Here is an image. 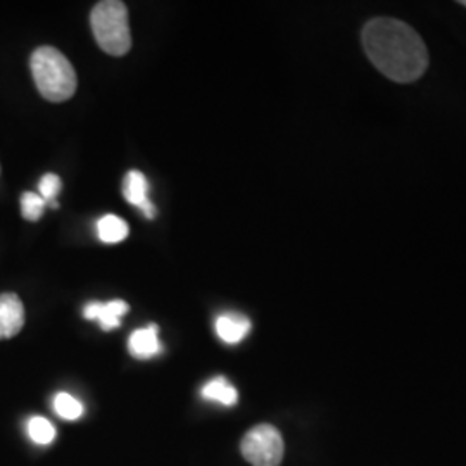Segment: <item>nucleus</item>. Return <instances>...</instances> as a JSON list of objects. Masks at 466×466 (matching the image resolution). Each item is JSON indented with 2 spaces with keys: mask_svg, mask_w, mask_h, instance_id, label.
<instances>
[{
  "mask_svg": "<svg viewBox=\"0 0 466 466\" xmlns=\"http://www.w3.org/2000/svg\"><path fill=\"white\" fill-rule=\"evenodd\" d=\"M370 63L398 84H413L429 67V50L408 23L394 17L368 21L361 34Z\"/></svg>",
  "mask_w": 466,
  "mask_h": 466,
  "instance_id": "nucleus-1",
  "label": "nucleus"
},
{
  "mask_svg": "<svg viewBox=\"0 0 466 466\" xmlns=\"http://www.w3.org/2000/svg\"><path fill=\"white\" fill-rule=\"evenodd\" d=\"M35 85L44 99L65 102L76 92L78 78L66 56L54 47L35 49L30 59Z\"/></svg>",
  "mask_w": 466,
  "mask_h": 466,
  "instance_id": "nucleus-2",
  "label": "nucleus"
},
{
  "mask_svg": "<svg viewBox=\"0 0 466 466\" xmlns=\"http://www.w3.org/2000/svg\"><path fill=\"white\" fill-rule=\"evenodd\" d=\"M90 23L97 44L106 54L125 56L132 47L128 9L123 2L104 0L96 4Z\"/></svg>",
  "mask_w": 466,
  "mask_h": 466,
  "instance_id": "nucleus-3",
  "label": "nucleus"
},
{
  "mask_svg": "<svg viewBox=\"0 0 466 466\" xmlns=\"http://www.w3.org/2000/svg\"><path fill=\"white\" fill-rule=\"evenodd\" d=\"M240 451L252 466H280L285 452L282 433L269 423L256 425L244 435Z\"/></svg>",
  "mask_w": 466,
  "mask_h": 466,
  "instance_id": "nucleus-4",
  "label": "nucleus"
},
{
  "mask_svg": "<svg viewBox=\"0 0 466 466\" xmlns=\"http://www.w3.org/2000/svg\"><path fill=\"white\" fill-rule=\"evenodd\" d=\"M128 311H130V306L125 300L115 299L109 302L92 300L85 306L84 317L86 319L99 321L100 329L104 332H111L121 325V318L125 317Z\"/></svg>",
  "mask_w": 466,
  "mask_h": 466,
  "instance_id": "nucleus-5",
  "label": "nucleus"
},
{
  "mask_svg": "<svg viewBox=\"0 0 466 466\" xmlns=\"http://www.w3.org/2000/svg\"><path fill=\"white\" fill-rule=\"evenodd\" d=\"M123 196L128 204L140 209V213L146 218L156 217V208L149 200V182L144 173L132 169L123 178Z\"/></svg>",
  "mask_w": 466,
  "mask_h": 466,
  "instance_id": "nucleus-6",
  "label": "nucleus"
},
{
  "mask_svg": "<svg viewBox=\"0 0 466 466\" xmlns=\"http://www.w3.org/2000/svg\"><path fill=\"white\" fill-rule=\"evenodd\" d=\"M25 327V306L16 294H0V340L13 339Z\"/></svg>",
  "mask_w": 466,
  "mask_h": 466,
  "instance_id": "nucleus-7",
  "label": "nucleus"
},
{
  "mask_svg": "<svg viewBox=\"0 0 466 466\" xmlns=\"http://www.w3.org/2000/svg\"><path fill=\"white\" fill-rule=\"evenodd\" d=\"M128 350L137 360H150L161 354L163 346L159 342V329L157 325H149L135 330L128 339Z\"/></svg>",
  "mask_w": 466,
  "mask_h": 466,
  "instance_id": "nucleus-8",
  "label": "nucleus"
},
{
  "mask_svg": "<svg viewBox=\"0 0 466 466\" xmlns=\"http://www.w3.org/2000/svg\"><path fill=\"white\" fill-rule=\"evenodd\" d=\"M218 337L225 344H238L250 332V319L240 313H223L215 323Z\"/></svg>",
  "mask_w": 466,
  "mask_h": 466,
  "instance_id": "nucleus-9",
  "label": "nucleus"
},
{
  "mask_svg": "<svg viewBox=\"0 0 466 466\" xmlns=\"http://www.w3.org/2000/svg\"><path fill=\"white\" fill-rule=\"evenodd\" d=\"M202 400L219 402L221 406H235L238 402V392L225 377H217L206 383L200 390Z\"/></svg>",
  "mask_w": 466,
  "mask_h": 466,
  "instance_id": "nucleus-10",
  "label": "nucleus"
},
{
  "mask_svg": "<svg viewBox=\"0 0 466 466\" xmlns=\"http://www.w3.org/2000/svg\"><path fill=\"white\" fill-rule=\"evenodd\" d=\"M97 235L100 242L104 244H119L128 237V225L121 218L107 215L100 218L97 223Z\"/></svg>",
  "mask_w": 466,
  "mask_h": 466,
  "instance_id": "nucleus-11",
  "label": "nucleus"
},
{
  "mask_svg": "<svg viewBox=\"0 0 466 466\" xmlns=\"http://www.w3.org/2000/svg\"><path fill=\"white\" fill-rule=\"evenodd\" d=\"M54 410L59 417L67 421H75L84 415V404L67 392H59L54 398Z\"/></svg>",
  "mask_w": 466,
  "mask_h": 466,
  "instance_id": "nucleus-12",
  "label": "nucleus"
},
{
  "mask_svg": "<svg viewBox=\"0 0 466 466\" xmlns=\"http://www.w3.org/2000/svg\"><path fill=\"white\" fill-rule=\"evenodd\" d=\"M28 435L38 446H49L56 439V429L47 418L34 417L28 421Z\"/></svg>",
  "mask_w": 466,
  "mask_h": 466,
  "instance_id": "nucleus-13",
  "label": "nucleus"
},
{
  "mask_svg": "<svg viewBox=\"0 0 466 466\" xmlns=\"http://www.w3.org/2000/svg\"><path fill=\"white\" fill-rule=\"evenodd\" d=\"M63 188V182L61 178L56 175V173H46L40 182H38V192H40V198L46 200L47 204H50L52 208H57L59 204L56 202L59 192Z\"/></svg>",
  "mask_w": 466,
  "mask_h": 466,
  "instance_id": "nucleus-14",
  "label": "nucleus"
},
{
  "mask_svg": "<svg viewBox=\"0 0 466 466\" xmlns=\"http://www.w3.org/2000/svg\"><path fill=\"white\" fill-rule=\"evenodd\" d=\"M46 206H47V202L40 198V194L25 192L21 196V213H23V218L28 221H38L44 215Z\"/></svg>",
  "mask_w": 466,
  "mask_h": 466,
  "instance_id": "nucleus-15",
  "label": "nucleus"
},
{
  "mask_svg": "<svg viewBox=\"0 0 466 466\" xmlns=\"http://www.w3.org/2000/svg\"><path fill=\"white\" fill-rule=\"evenodd\" d=\"M460 4H461V5H465V7H466V0H461V2H460Z\"/></svg>",
  "mask_w": 466,
  "mask_h": 466,
  "instance_id": "nucleus-16",
  "label": "nucleus"
}]
</instances>
